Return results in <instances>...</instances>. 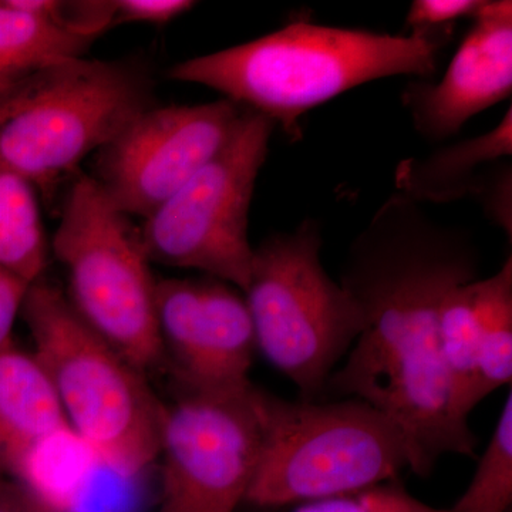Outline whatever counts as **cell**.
<instances>
[{
    "instance_id": "1",
    "label": "cell",
    "mask_w": 512,
    "mask_h": 512,
    "mask_svg": "<svg viewBox=\"0 0 512 512\" xmlns=\"http://www.w3.org/2000/svg\"><path fill=\"white\" fill-rule=\"evenodd\" d=\"M478 268L470 232L434 220L400 192L353 239L343 265L340 285L355 301L362 329L328 387L393 421L419 476L443 457H473L477 448L451 400L439 320L448 293L477 279Z\"/></svg>"
},
{
    "instance_id": "2",
    "label": "cell",
    "mask_w": 512,
    "mask_h": 512,
    "mask_svg": "<svg viewBox=\"0 0 512 512\" xmlns=\"http://www.w3.org/2000/svg\"><path fill=\"white\" fill-rule=\"evenodd\" d=\"M453 26L387 35L296 20L242 45L174 64L175 82L201 84L302 137L301 117L362 84L394 76L429 80Z\"/></svg>"
},
{
    "instance_id": "3",
    "label": "cell",
    "mask_w": 512,
    "mask_h": 512,
    "mask_svg": "<svg viewBox=\"0 0 512 512\" xmlns=\"http://www.w3.org/2000/svg\"><path fill=\"white\" fill-rule=\"evenodd\" d=\"M20 315L74 436L124 476L146 470L158 457L164 410L146 372L94 332L64 292L43 279L29 286Z\"/></svg>"
},
{
    "instance_id": "4",
    "label": "cell",
    "mask_w": 512,
    "mask_h": 512,
    "mask_svg": "<svg viewBox=\"0 0 512 512\" xmlns=\"http://www.w3.org/2000/svg\"><path fill=\"white\" fill-rule=\"evenodd\" d=\"M261 444L245 503H311L397 480L410 468L393 421L362 400H289L255 387Z\"/></svg>"
},
{
    "instance_id": "5",
    "label": "cell",
    "mask_w": 512,
    "mask_h": 512,
    "mask_svg": "<svg viewBox=\"0 0 512 512\" xmlns=\"http://www.w3.org/2000/svg\"><path fill=\"white\" fill-rule=\"evenodd\" d=\"M150 79L137 64L63 60L0 96V164L49 195L153 107Z\"/></svg>"
},
{
    "instance_id": "6",
    "label": "cell",
    "mask_w": 512,
    "mask_h": 512,
    "mask_svg": "<svg viewBox=\"0 0 512 512\" xmlns=\"http://www.w3.org/2000/svg\"><path fill=\"white\" fill-rule=\"evenodd\" d=\"M320 225L303 221L254 249L244 293L256 348L302 400H319L362 329L349 292L323 268Z\"/></svg>"
},
{
    "instance_id": "7",
    "label": "cell",
    "mask_w": 512,
    "mask_h": 512,
    "mask_svg": "<svg viewBox=\"0 0 512 512\" xmlns=\"http://www.w3.org/2000/svg\"><path fill=\"white\" fill-rule=\"evenodd\" d=\"M53 255L67 276V301L128 362L147 372L163 357L156 318L157 281L140 229L92 175L64 198Z\"/></svg>"
},
{
    "instance_id": "8",
    "label": "cell",
    "mask_w": 512,
    "mask_h": 512,
    "mask_svg": "<svg viewBox=\"0 0 512 512\" xmlns=\"http://www.w3.org/2000/svg\"><path fill=\"white\" fill-rule=\"evenodd\" d=\"M275 127L268 117L244 110L227 144L144 218L140 237L150 262L194 269L245 291L255 249L249 210Z\"/></svg>"
},
{
    "instance_id": "9",
    "label": "cell",
    "mask_w": 512,
    "mask_h": 512,
    "mask_svg": "<svg viewBox=\"0 0 512 512\" xmlns=\"http://www.w3.org/2000/svg\"><path fill=\"white\" fill-rule=\"evenodd\" d=\"M255 387H180L164 406L157 512H235L245 504L261 444Z\"/></svg>"
},
{
    "instance_id": "10",
    "label": "cell",
    "mask_w": 512,
    "mask_h": 512,
    "mask_svg": "<svg viewBox=\"0 0 512 512\" xmlns=\"http://www.w3.org/2000/svg\"><path fill=\"white\" fill-rule=\"evenodd\" d=\"M244 110L228 99L150 107L101 148L92 177L128 217L147 218L227 144Z\"/></svg>"
},
{
    "instance_id": "11",
    "label": "cell",
    "mask_w": 512,
    "mask_h": 512,
    "mask_svg": "<svg viewBox=\"0 0 512 512\" xmlns=\"http://www.w3.org/2000/svg\"><path fill=\"white\" fill-rule=\"evenodd\" d=\"M156 318L163 355L180 387L232 390L251 383L258 348L238 288L207 275L157 281Z\"/></svg>"
},
{
    "instance_id": "12",
    "label": "cell",
    "mask_w": 512,
    "mask_h": 512,
    "mask_svg": "<svg viewBox=\"0 0 512 512\" xmlns=\"http://www.w3.org/2000/svg\"><path fill=\"white\" fill-rule=\"evenodd\" d=\"M511 93L512 2L484 0L439 82L416 80L402 100L417 133L440 143Z\"/></svg>"
},
{
    "instance_id": "13",
    "label": "cell",
    "mask_w": 512,
    "mask_h": 512,
    "mask_svg": "<svg viewBox=\"0 0 512 512\" xmlns=\"http://www.w3.org/2000/svg\"><path fill=\"white\" fill-rule=\"evenodd\" d=\"M512 156V107L494 128L480 136L447 144L426 157L407 158L396 168L397 192L417 204L448 202L481 195L494 168Z\"/></svg>"
},
{
    "instance_id": "14",
    "label": "cell",
    "mask_w": 512,
    "mask_h": 512,
    "mask_svg": "<svg viewBox=\"0 0 512 512\" xmlns=\"http://www.w3.org/2000/svg\"><path fill=\"white\" fill-rule=\"evenodd\" d=\"M67 426L52 382L35 353L0 346V457L10 470Z\"/></svg>"
},
{
    "instance_id": "15",
    "label": "cell",
    "mask_w": 512,
    "mask_h": 512,
    "mask_svg": "<svg viewBox=\"0 0 512 512\" xmlns=\"http://www.w3.org/2000/svg\"><path fill=\"white\" fill-rule=\"evenodd\" d=\"M94 42L60 29L16 0H0V96L52 64L84 57Z\"/></svg>"
},
{
    "instance_id": "16",
    "label": "cell",
    "mask_w": 512,
    "mask_h": 512,
    "mask_svg": "<svg viewBox=\"0 0 512 512\" xmlns=\"http://www.w3.org/2000/svg\"><path fill=\"white\" fill-rule=\"evenodd\" d=\"M478 346L473 403L512 382V258L494 275L476 279Z\"/></svg>"
},
{
    "instance_id": "17",
    "label": "cell",
    "mask_w": 512,
    "mask_h": 512,
    "mask_svg": "<svg viewBox=\"0 0 512 512\" xmlns=\"http://www.w3.org/2000/svg\"><path fill=\"white\" fill-rule=\"evenodd\" d=\"M49 256L36 188L0 164V268L32 285Z\"/></svg>"
},
{
    "instance_id": "18",
    "label": "cell",
    "mask_w": 512,
    "mask_h": 512,
    "mask_svg": "<svg viewBox=\"0 0 512 512\" xmlns=\"http://www.w3.org/2000/svg\"><path fill=\"white\" fill-rule=\"evenodd\" d=\"M478 279V278H477ZM474 281L458 285L441 306L439 348L446 372L454 410L468 420L474 409L473 392L476 382L478 319Z\"/></svg>"
},
{
    "instance_id": "19",
    "label": "cell",
    "mask_w": 512,
    "mask_h": 512,
    "mask_svg": "<svg viewBox=\"0 0 512 512\" xmlns=\"http://www.w3.org/2000/svg\"><path fill=\"white\" fill-rule=\"evenodd\" d=\"M512 505V392L495 424L467 490L446 512H510Z\"/></svg>"
},
{
    "instance_id": "20",
    "label": "cell",
    "mask_w": 512,
    "mask_h": 512,
    "mask_svg": "<svg viewBox=\"0 0 512 512\" xmlns=\"http://www.w3.org/2000/svg\"><path fill=\"white\" fill-rule=\"evenodd\" d=\"M293 512H446V508L424 504L394 480L357 493L311 501Z\"/></svg>"
},
{
    "instance_id": "21",
    "label": "cell",
    "mask_w": 512,
    "mask_h": 512,
    "mask_svg": "<svg viewBox=\"0 0 512 512\" xmlns=\"http://www.w3.org/2000/svg\"><path fill=\"white\" fill-rule=\"evenodd\" d=\"M19 6L55 23L72 35L96 40L101 33L113 28L114 0H16Z\"/></svg>"
},
{
    "instance_id": "22",
    "label": "cell",
    "mask_w": 512,
    "mask_h": 512,
    "mask_svg": "<svg viewBox=\"0 0 512 512\" xmlns=\"http://www.w3.org/2000/svg\"><path fill=\"white\" fill-rule=\"evenodd\" d=\"M484 0H416L407 13L410 30L454 26L457 20H473Z\"/></svg>"
},
{
    "instance_id": "23",
    "label": "cell",
    "mask_w": 512,
    "mask_h": 512,
    "mask_svg": "<svg viewBox=\"0 0 512 512\" xmlns=\"http://www.w3.org/2000/svg\"><path fill=\"white\" fill-rule=\"evenodd\" d=\"M195 5L191 0H114L113 28L127 23L167 25Z\"/></svg>"
},
{
    "instance_id": "24",
    "label": "cell",
    "mask_w": 512,
    "mask_h": 512,
    "mask_svg": "<svg viewBox=\"0 0 512 512\" xmlns=\"http://www.w3.org/2000/svg\"><path fill=\"white\" fill-rule=\"evenodd\" d=\"M481 207L497 225L503 229L508 239L512 238V167L511 161L505 160L495 167L493 175H491L490 183L485 188L484 194L481 195Z\"/></svg>"
},
{
    "instance_id": "25",
    "label": "cell",
    "mask_w": 512,
    "mask_h": 512,
    "mask_svg": "<svg viewBox=\"0 0 512 512\" xmlns=\"http://www.w3.org/2000/svg\"><path fill=\"white\" fill-rule=\"evenodd\" d=\"M29 284L0 268V346L12 340L15 320L22 312Z\"/></svg>"
},
{
    "instance_id": "26",
    "label": "cell",
    "mask_w": 512,
    "mask_h": 512,
    "mask_svg": "<svg viewBox=\"0 0 512 512\" xmlns=\"http://www.w3.org/2000/svg\"><path fill=\"white\" fill-rule=\"evenodd\" d=\"M0 512H56L22 483L0 484Z\"/></svg>"
},
{
    "instance_id": "27",
    "label": "cell",
    "mask_w": 512,
    "mask_h": 512,
    "mask_svg": "<svg viewBox=\"0 0 512 512\" xmlns=\"http://www.w3.org/2000/svg\"><path fill=\"white\" fill-rule=\"evenodd\" d=\"M0 461H2V457H0ZM0 484H2V483H0Z\"/></svg>"
}]
</instances>
